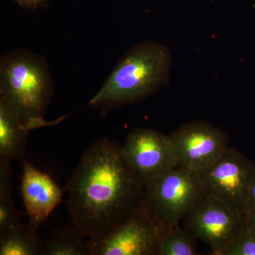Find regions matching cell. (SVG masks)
Here are the masks:
<instances>
[{
  "label": "cell",
  "mask_w": 255,
  "mask_h": 255,
  "mask_svg": "<svg viewBox=\"0 0 255 255\" xmlns=\"http://www.w3.org/2000/svg\"><path fill=\"white\" fill-rule=\"evenodd\" d=\"M196 239L189 230L178 225L166 236L159 255H197Z\"/></svg>",
  "instance_id": "14"
},
{
  "label": "cell",
  "mask_w": 255,
  "mask_h": 255,
  "mask_svg": "<svg viewBox=\"0 0 255 255\" xmlns=\"http://www.w3.org/2000/svg\"><path fill=\"white\" fill-rule=\"evenodd\" d=\"M251 209H255V173L252 179L251 187L248 192L246 212Z\"/></svg>",
  "instance_id": "19"
},
{
  "label": "cell",
  "mask_w": 255,
  "mask_h": 255,
  "mask_svg": "<svg viewBox=\"0 0 255 255\" xmlns=\"http://www.w3.org/2000/svg\"><path fill=\"white\" fill-rule=\"evenodd\" d=\"M219 255H255V235L246 226Z\"/></svg>",
  "instance_id": "15"
},
{
  "label": "cell",
  "mask_w": 255,
  "mask_h": 255,
  "mask_svg": "<svg viewBox=\"0 0 255 255\" xmlns=\"http://www.w3.org/2000/svg\"><path fill=\"white\" fill-rule=\"evenodd\" d=\"M185 228L219 255L246 227V214L206 193L184 219Z\"/></svg>",
  "instance_id": "5"
},
{
  "label": "cell",
  "mask_w": 255,
  "mask_h": 255,
  "mask_svg": "<svg viewBox=\"0 0 255 255\" xmlns=\"http://www.w3.org/2000/svg\"><path fill=\"white\" fill-rule=\"evenodd\" d=\"M246 226L255 235V209H249L247 211Z\"/></svg>",
  "instance_id": "20"
},
{
  "label": "cell",
  "mask_w": 255,
  "mask_h": 255,
  "mask_svg": "<svg viewBox=\"0 0 255 255\" xmlns=\"http://www.w3.org/2000/svg\"><path fill=\"white\" fill-rule=\"evenodd\" d=\"M36 228L20 221L0 233V255H42L43 242L36 234Z\"/></svg>",
  "instance_id": "12"
},
{
  "label": "cell",
  "mask_w": 255,
  "mask_h": 255,
  "mask_svg": "<svg viewBox=\"0 0 255 255\" xmlns=\"http://www.w3.org/2000/svg\"><path fill=\"white\" fill-rule=\"evenodd\" d=\"M15 204L11 196L0 197V233L19 222Z\"/></svg>",
  "instance_id": "16"
},
{
  "label": "cell",
  "mask_w": 255,
  "mask_h": 255,
  "mask_svg": "<svg viewBox=\"0 0 255 255\" xmlns=\"http://www.w3.org/2000/svg\"><path fill=\"white\" fill-rule=\"evenodd\" d=\"M13 173L10 164H0V197L11 196Z\"/></svg>",
  "instance_id": "17"
},
{
  "label": "cell",
  "mask_w": 255,
  "mask_h": 255,
  "mask_svg": "<svg viewBox=\"0 0 255 255\" xmlns=\"http://www.w3.org/2000/svg\"><path fill=\"white\" fill-rule=\"evenodd\" d=\"M168 137L178 166L196 173L216 162L228 147L227 134L204 121L183 124Z\"/></svg>",
  "instance_id": "9"
},
{
  "label": "cell",
  "mask_w": 255,
  "mask_h": 255,
  "mask_svg": "<svg viewBox=\"0 0 255 255\" xmlns=\"http://www.w3.org/2000/svg\"><path fill=\"white\" fill-rule=\"evenodd\" d=\"M54 92L49 65L41 55L23 49L11 50L0 61V98L31 132L55 125L47 122V109Z\"/></svg>",
  "instance_id": "3"
},
{
  "label": "cell",
  "mask_w": 255,
  "mask_h": 255,
  "mask_svg": "<svg viewBox=\"0 0 255 255\" xmlns=\"http://www.w3.org/2000/svg\"><path fill=\"white\" fill-rule=\"evenodd\" d=\"M29 132L9 105L0 98V164L24 161Z\"/></svg>",
  "instance_id": "11"
},
{
  "label": "cell",
  "mask_w": 255,
  "mask_h": 255,
  "mask_svg": "<svg viewBox=\"0 0 255 255\" xmlns=\"http://www.w3.org/2000/svg\"><path fill=\"white\" fill-rule=\"evenodd\" d=\"M21 193L30 224L35 228L46 221L63 200V189L54 179L26 160L23 162Z\"/></svg>",
  "instance_id": "10"
},
{
  "label": "cell",
  "mask_w": 255,
  "mask_h": 255,
  "mask_svg": "<svg viewBox=\"0 0 255 255\" xmlns=\"http://www.w3.org/2000/svg\"><path fill=\"white\" fill-rule=\"evenodd\" d=\"M67 189L72 223L89 239L123 221L145 192L124 158L122 146L107 139L84 152Z\"/></svg>",
  "instance_id": "1"
},
{
  "label": "cell",
  "mask_w": 255,
  "mask_h": 255,
  "mask_svg": "<svg viewBox=\"0 0 255 255\" xmlns=\"http://www.w3.org/2000/svg\"><path fill=\"white\" fill-rule=\"evenodd\" d=\"M13 1L26 10H36L48 6V3L51 0H13Z\"/></svg>",
  "instance_id": "18"
},
{
  "label": "cell",
  "mask_w": 255,
  "mask_h": 255,
  "mask_svg": "<svg viewBox=\"0 0 255 255\" xmlns=\"http://www.w3.org/2000/svg\"><path fill=\"white\" fill-rule=\"evenodd\" d=\"M122 150L145 189L178 166L168 135L153 129H134L128 135Z\"/></svg>",
  "instance_id": "7"
},
{
  "label": "cell",
  "mask_w": 255,
  "mask_h": 255,
  "mask_svg": "<svg viewBox=\"0 0 255 255\" xmlns=\"http://www.w3.org/2000/svg\"><path fill=\"white\" fill-rule=\"evenodd\" d=\"M172 67L168 47L151 40L137 43L121 58L89 105L105 113L145 100L168 85Z\"/></svg>",
  "instance_id": "2"
},
{
  "label": "cell",
  "mask_w": 255,
  "mask_h": 255,
  "mask_svg": "<svg viewBox=\"0 0 255 255\" xmlns=\"http://www.w3.org/2000/svg\"><path fill=\"white\" fill-rule=\"evenodd\" d=\"M145 196L170 227L179 225L206 194L196 172L177 166L145 189Z\"/></svg>",
  "instance_id": "8"
},
{
  "label": "cell",
  "mask_w": 255,
  "mask_h": 255,
  "mask_svg": "<svg viewBox=\"0 0 255 255\" xmlns=\"http://www.w3.org/2000/svg\"><path fill=\"white\" fill-rule=\"evenodd\" d=\"M255 164L239 150L227 147L216 162L197 172L206 193L246 214Z\"/></svg>",
  "instance_id": "6"
},
{
  "label": "cell",
  "mask_w": 255,
  "mask_h": 255,
  "mask_svg": "<svg viewBox=\"0 0 255 255\" xmlns=\"http://www.w3.org/2000/svg\"><path fill=\"white\" fill-rule=\"evenodd\" d=\"M145 193V192H144ZM145 194L127 217L108 232L87 241L91 255H159L172 229Z\"/></svg>",
  "instance_id": "4"
},
{
  "label": "cell",
  "mask_w": 255,
  "mask_h": 255,
  "mask_svg": "<svg viewBox=\"0 0 255 255\" xmlns=\"http://www.w3.org/2000/svg\"><path fill=\"white\" fill-rule=\"evenodd\" d=\"M85 236L73 226H65L55 230L43 242V253L45 255H90Z\"/></svg>",
  "instance_id": "13"
}]
</instances>
